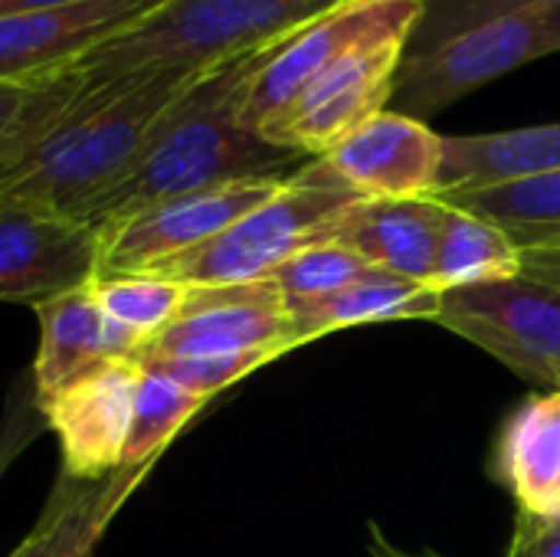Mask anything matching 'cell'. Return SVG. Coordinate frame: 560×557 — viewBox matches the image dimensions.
I'll return each instance as SVG.
<instances>
[{
    "mask_svg": "<svg viewBox=\"0 0 560 557\" xmlns=\"http://www.w3.org/2000/svg\"><path fill=\"white\" fill-rule=\"evenodd\" d=\"M272 46L276 43L203 72L161 115L135 164L82 213V220L98 230L180 194L240 181H282L308 164L312 158L272 144L240 121L243 92Z\"/></svg>",
    "mask_w": 560,
    "mask_h": 557,
    "instance_id": "cell-1",
    "label": "cell"
},
{
    "mask_svg": "<svg viewBox=\"0 0 560 557\" xmlns=\"http://www.w3.org/2000/svg\"><path fill=\"white\" fill-rule=\"evenodd\" d=\"M200 76L164 69L98 79L82 72V85L49 128L0 171V197L82 220L121 181L161 115Z\"/></svg>",
    "mask_w": 560,
    "mask_h": 557,
    "instance_id": "cell-2",
    "label": "cell"
},
{
    "mask_svg": "<svg viewBox=\"0 0 560 557\" xmlns=\"http://www.w3.org/2000/svg\"><path fill=\"white\" fill-rule=\"evenodd\" d=\"M341 0H167L135 26L98 43L75 69L118 79L131 72H207L285 39Z\"/></svg>",
    "mask_w": 560,
    "mask_h": 557,
    "instance_id": "cell-3",
    "label": "cell"
},
{
    "mask_svg": "<svg viewBox=\"0 0 560 557\" xmlns=\"http://www.w3.org/2000/svg\"><path fill=\"white\" fill-rule=\"evenodd\" d=\"M358 200L364 197L348 187L325 158H312L285 177L266 204L249 210L210 243L161 266L158 276H167L187 289L262 282L305 246L331 240L338 220Z\"/></svg>",
    "mask_w": 560,
    "mask_h": 557,
    "instance_id": "cell-4",
    "label": "cell"
},
{
    "mask_svg": "<svg viewBox=\"0 0 560 557\" xmlns=\"http://www.w3.org/2000/svg\"><path fill=\"white\" fill-rule=\"evenodd\" d=\"M518 253L515 276L443 292L436 325L479 345L522 381L560 391V246Z\"/></svg>",
    "mask_w": 560,
    "mask_h": 557,
    "instance_id": "cell-5",
    "label": "cell"
},
{
    "mask_svg": "<svg viewBox=\"0 0 560 557\" xmlns=\"http://www.w3.org/2000/svg\"><path fill=\"white\" fill-rule=\"evenodd\" d=\"M551 53H560V0L479 23L417 59H404L387 108L427 121Z\"/></svg>",
    "mask_w": 560,
    "mask_h": 557,
    "instance_id": "cell-6",
    "label": "cell"
},
{
    "mask_svg": "<svg viewBox=\"0 0 560 557\" xmlns=\"http://www.w3.org/2000/svg\"><path fill=\"white\" fill-rule=\"evenodd\" d=\"M420 13H423V0L335 3L331 10L299 26L266 53V59L259 62V69L253 72L243 92L240 121L266 138L328 66H335L345 53L377 36L410 39Z\"/></svg>",
    "mask_w": 560,
    "mask_h": 557,
    "instance_id": "cell-7",
    "label": "cell"
},
{
    "mask_svg": "<svg viewBox=\"0 0 560 557\" xmlns=\"http://www.w3.org/2000/svg\"><path fill=\"white\" fill-rule=\"evenodd\" d=\"M285 181V177H282ZM282 181H240L180 194L98 227V276L158 272L177 256L210 243L249 210L266 204Z\"/></svg>",
    "mask_w": 560,
    "mask_h": 557,
    "instance_id": "cell-8",
    "label": "cell"
},
{
    "mask_svg": "<svg viewBox=\"0 0 560 557\" xmlns=\"http://www.w3.org/2000/svg\"><path fill=\"white\" fill-rule=\"evenodd\" d=\"M404 49L407 36H377L354 46L305 89L266 141L305 158H325L354 128L390 105Z\"/></svg>",
    "mask_w": 560,
    "mask_h": 557,
    "instance_id": "cell-9",
    "label": "cell"
},
{
    "mask_svg": "<svg viewBox=\"0 0 560 557\" xmlns=\"http://www.w3.org/2000/svg\"><path fill=\"white\" fill-rule=\"evenodd\" d=\"M98 276V230L85 220L0 197V302L39 305Z\"/></svg>",
    "mask_w": 560,
    "mask_h": 557,
    "instance_id": "cell-10",
    "label": "cell"
},
{
    "mask_svg": "<svg viewBox=\"0 0 560 557\" xmlns=\"http://www.w3.org/2000/svg\"><path fill=\"white\" fill-rule=\"evenodd\" d=\"M299 348L292 315L282 292L262 282L203 286L190 289L174 322L148 341L141 358L177 355H246L266 351L272 358Z\"/></svg>",
    "mask_w": 560,
    "mask_h": 557,
    "instance_id": "cell-11",
    "label": "cell"
},
{
    "mask_svg": "<svg viewBox=\"0 0 560 557\" xmlns=\"http://www.w3.org/2000/svg\"><path fill=\"white\" fill-rule=\"evenodd\" d=\"M138 381V358H112L39 407L46 430L59 440L66 476L105 479L121 469Z\"/></svg>",
    "mask_w": 560,
    "mask_h": 557,
    "instance_id": "cell-12",
    "label": "cell"
},
{
    "mask_svg": "<svg viewBox=\"0 0 560 557\" xmlns=\"http://www.w3.org/2000/svg\"><path fill=\"white\" fill-rule=\"evenodd\" d=\"M167 0H82L0 16V82H30L75 66L98 43Z\"/></svg>",
    "mask_w": 560,
    "mask_h": 557,
    "instance_id": "cell-13",
    "label": "cell"
},
{
    "mask_svg": "<svg viewBox=\"0 0 560 557\" xmlns=\"http://www.w3.org/2000/svg\"><path fill=\"white\" fill-rule=\"evenodd\" d=\"M325 161L364 200L436 197L443 135L420 118L384 108L338 141Z\"/></svg>",
    "mask_w": 560,
    "mask_h": 557,
    "instance_id": "cell-14",
    "label": "cell"
},
{
    "mask_svg": "<svg viewBox=\"0 0 560 557\" xmlns=\"http://www.w3.org/2000/svg\"><path fill=\"white\" fill-rule=\"evenodd\" d=\"M39 318V348L33 361V397L43 407L79 374L98 368L112 358H141L148 341L108 318L95 299L92 282L72 292H62L36 305Z\"/></svg>",
    "mask_w": 560,
    "mask_h": 557,
    "instance_id": "cell-15",
    "label": "cell"
},
{
    "mask_svg": "<svg viewBox=\"0 0 560 557\" xmlns=\"http://www.w3.org/2000/svg\"><path fill=\"white\" fill-rule=\"evenodd\" d=\"M446 204L440 197L358 200L335 227L331 240L354 250L368 266L404 279L430 282Z\"/></svg>",
    "mask_w": 560,
    "mask_h": 557,
    "instance_id": "cell-16",
    "label": "cell"
},
{
    "mask_svg": "<svg viewBox=\"0 0 560 557\" xmlns=\"http://www.w3.org/2000/svg\"><path fill=\"white\" fill-rule=\"evenodd\" d=\"M492 469L522 515L560 522V391L528 397L505 420Z\"/></svg>",
    "mask_w": 560,
    "mask_h": 557,
    "instance_id": "cell-17",
    "label": "cell"
},
{
    "mask_svg": "<svg viewBox=\"0 0 560 557\" xmlns=\"http://www.w3.org/2000/svg\"><path fill=\"white\" fill-rule=\"evenodd\" d=\"M148 469H118L105 479L59 473L36 525L7 557H95L105 529L141 486Z\"/></svg>",
    "mask_w": 560,
    "mask_h": 557,
    "instance_id": "cell-18",
    "label": "cell"
},
{
    "mask_svg": "<svg viewBox=\"0 0 560 557\" xmlns=\"http://www.w3.org/2000/svg\"><path fill=\"white\" fill-rule=\"evenodd\" d=\"M443 292H436L430 282L404 279L387 269L368 266L354 282L345 289L289 309L292 315V335L295 345H312L322 335L371 325V322H436Z\"/></svg>",
    "mask_w": 560,
    "mask_h": 557,
    "instance_id": "cell-19",
    "label": "cell"
},
{
    "mask_svg": "<svg viewBox=\"0 0 560 557\" xmlns=\"http://www.w3.org/2000/svg\"><path fill=\"white\" fill-rule=\"evenodd\" d=\"M548 171H560V121L489 135H456L443 138L436 197L522 181Z\"/></svg>",
    "mask_w": 560,
    "mask_h": 557,
    "instance_id": "cell-20",
    "label": "cell"
},
{
    "mask_svg": "<svg viewBox=\"0 0 560 557\" xmlns=\"http://www.w3.org/2000/svg\"><path fill=\"white\" fill-rule=\"evenodd\" d=\"M440 200L495 223L518 250L560 246V171L440 194Z\"/></svg>",
    "mask_w": 560,
    "mask_h": 557,
    "instance_id": "cell-21",
    "label": "cell"
},
{
    "mask_svg": "<svg viewBox=\"0 0 560 557\" xmlns=\"http://www.w3.org/2000/svg\"><path fill=\"white\" fill-rule=\"evenodd\" d=\"M522 253L518 246L489 220L446 204L440 246L430 272V286L436 292L499 282L518 272Z\"/></svg>",
    "mask_w": 560,
    "mask_h": 557,
    "instance_id": "cell-22",
    "label": "cell"
},
{
    "mask_svg": "<svg viewBox=\"0 0 560 557\" xmlns=\"http://www.w3.org/2000/svg\"><path fill=\"white\" fill-rule=\"evenodd\" d=\"M203 404L207 397L141 364L121 469H151V463H158L167 443L200 414Z\"/></svg>",
    "mask_w": 560,
    "mask_h": 557,
    "instance_id": "cell-23",
    "label": "cell"
},
{
    "mask_svg": "<svg viewBox=\"0 0 560 557\" xmlns=\"http://www.w3.org/2000/svg\"><path fill=\"white\" fill-rule=\"evenodd\" d=\"M92 289H95L102 312L121 322L125 328H131L135 335H141L144 341H151L174 322V315L180 312L190 292L187 286L158 272L105 276V279H95Z\"/></svg>",
    "mask_w": 560,
    "mask_h": 557,
    "instance_id": "cell-24",
    "label": "cell"
},
{
    "mask_svg": "<svg viewBox=\"0 0 560 557\" xmlns=\"http://www.w3.org/2000/svg\"><path fill=\"white\" fill-rule=\"evenodd\" d=\"M364 269H368V263L354 250H348L338 240H322V243L305 246L292 259H285L269 276V282L282 292L285 305L295 309V305H308V302H318V299L345 289Z\"/></svg>",
    "mask_w": 560,
    "mask_h": 557,
    "instance_id": "cell-25",
    "label": "cell"
},
{
    "mask_svg": "<svg viewBox=\"0 0 560 557\" xmlns=\"http://www.w3.org/2000/svg\"><path fill=\"white\" fill-rule=\"evenodd\" d=\"M545 3H558V0H423V13L407 39L404 59H417L479 23Z\"/></svg>",
    "mask_w": 560,
    "mask_h": 557,
    "instance_id": "cell-26",
    "label": "cell"
},
{
    "mask_svg": "<svg viewBox=\"0 0 560 557\" xmlns=\"http://www.w3.org/2000/svg\"><path fill=\"white\" fill-rule=\"evenodd\" d=\"M138 361L210 401L213 394L249 378L253 371H259L276 358L266 351H246V355H177V358H138Z\"/></svg>",
    "mask_w": 560,
    "mask_h": 557,
    "instance_id": "cell-27",
    "label": "cell"
},
{
    "mask_svg": "<svg viewBox=\"0 0 560 557\" xmlns=\"http://www.w3.org/2000/svg\"><path fill=\"white\" fill-rule=\"evenodd\" d=\"M43 430H46V420L36 407L33 381L23 384V378H20L16 387L10 391L3 417H0V483L7 476V469L39 440Z\"/></svg>",
    "mask_w": 560,
    "mask_h": 557,
    "instance_id": "cell-28",
    "label": "cell"
},
{
    "mask_svg": "<svg viewBox=\"0 0 560 557\" xmlns=\"http://www.w3.org/2000/svg\"><path fill=\"white\" fill-rule=\"evenodd\" d=\"M505 557H560V525L518 512Z\"/></svg>",
    "mask_w": 560,
    "mask_h": 557,
    "instance_id": "cell-29",
    "label": "cell"
},
{
    "mask_svg": "<svg viewBox=\"0 0 560 557\" xmlns=\"http://www.w3.org/2000/svg\"><path fill=\"white\" fill-rule=\"evenodd\" d=\"M33 85H36V79H30V82H0V151L10 141V135H13L23 108H26V102L33 95Z\"/></svg>",
    "mask_w": 560,
    "mask_h": 557,
    "instance_id": "cell-30",
    "label": "cell"
},
{
    "mask_svg": "<svg viewBox=\"0 0 560 557\" xmlns=\"http://www.w3.org/2000/svg\"><path fill=\"white\" fill-rule=\"evenodd\" d=\"M371 555L374 557H443L436 555V552H420V555H413V552H404V548H397L377 525H371Z\"/></svg>",
    "mask_w": 560,
    "mask_h": 557,
    "instance_id": "cell-31",
    "label": "cell"
},
{
    "mask_svg": "<svg viewBox=\"0 0 560 557\" xmlns=\"http://www.w3.org/2000/svg\"><path fill=\"white\" fill-rule=\"evenodd\" d=\"M558 525H560V522H558Z\"/></svg>",
    "mask_w": 560,
    "mask_h": 557,
    "instance_id": "cell-32",
    "label": "cell"
}]
</instances>
